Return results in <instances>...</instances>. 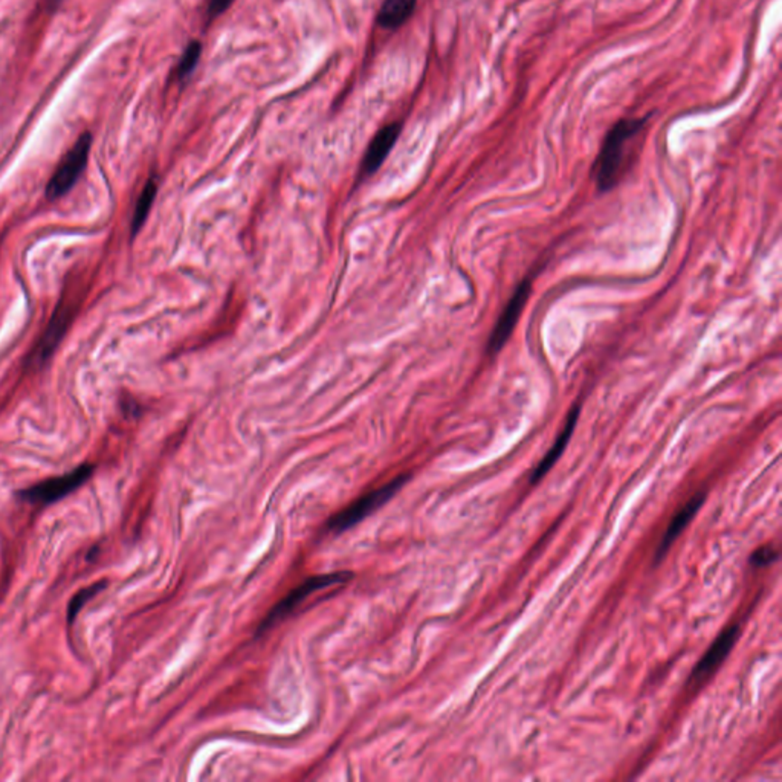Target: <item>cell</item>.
<instances>
[{
	"instance_id": "obj_16",
	"label": "cell",
	"mask_w": 782,
	"mask_h": 782,
	"mask_svg": "<svg viewBox=\"0 0 782 782\" xmlns=\"http://www.w3.org/2000/svg\"><path fill=\"white\" fill-rule=\"evenodd\" d=\"M233 2H234V0H210V4H208V14H210L211 17H217V15L222 14L224 11L228 10Z\"/></svg>"
},
{
	"instance_id": "obj_7",
	"label": "cell",
	"mask_w": 782,
	"mask_h": 782,
	"mask_svg": "<svg viewBox=\"0 0 782 782\" xmlns=\"http://www.w3.org/2000/svg\"><path fill=\"white\" fill-rule=\"evenodd\" d=\"M739 625L728 626V628H726V630H724L723 633L715 639V642L710 645V648L706 651V654L701 657L699 665L695 666L694 672H692V679H706L708 675L712 674V672H714V671L723 663V660L728 657L729 653L732 651L735 642L739 639Z\"/></svg>"
},
{
	"instance_id": "obj_3",
	"label": "cell",
	"mask_w": 782,
	"mask_h": 782,
	"mask_svg": "<svg viewBox=\"0 0 782 782\" xmlns=\"http://www.w3.org/2000/svg\"><path fill=\"white\" fill-rule=\"evenodd\" d=\"M353 577L352 572H333L324 573V575H317V577H308L306 581L301 582L300 586H295L292 592H289L277 606H272L262 624H260L257 634H263L266 631L279 625L280 622L295 611L297 606H301L309 596H312L315 593L321 592L329 586H339L346 584Z\"/></svg>"
},
{
	"instance_id": "obj_1",
	"label": "cell",
	"mask_w": 782,
	"mask_h": 782,
	"mask_svg": "<svg viewBox=\"0 0 782 782\" xmlns=\"http://www.w3.org/2000/svg\"><path fill=\"white\" fill-rule=\"evenodd\" d=\"M646 119H648L646 117L625 118L611 128L593 168L597 190L606 193L619 184L624 175L626 147L635 135L641 133Z\"/></svg>"
},
{
	"instance_id": "obj_13",
	"label": "cell",
	"mask_w": 782,
	"mask_h": 782,
	"mask_svg": "<svg viewBox=\"0 0 782 782\" xmlns=\"http://www.w3.org/2000/svg\"><path fill=\"white\" fill-rule=\"evenodd\" d=\"M108 586V582L101 581L97 582V584H93V586H86L83 590H80L75 596L71 599L68 606V619L69 622L75 621V617L79 616L80 611L83 610V606L88 604L91 599H92L95 595L104 590Z\"/></svg>"
},
{
	"instance_id": "obj_10",
	"label": "cell",
	"mask_w": 782,
	"mask_h": 782,
	"mask_svg": "<svg viewBox=\"0 0 782 782\" xmlns=\"http://www.w3.org/2000/svg\"><path fill=\"white\" fill-rule=\"evenodd\" d=\"M704 499H706L704 492L694 495L688 503L684 504L683 508L680 509L679 512L675 513L674 519L671 520L670 526L666 529L665 535L662 538V543L657 548L655 562H659L662 558L665 557L672 543L679 538L680 533L683 532L684 528L694 520L700 508L703 506Z\"/></svg>"
},
{
	"instance_id": "obj_5",
	"label": "cell",
	"mask_w": 782,
	"mask_h": 782,
	"mask_svg": "<svg viewBox=\"0 0 782 782\" xmlns=\"http://www.w3.org/2000/svg\"><path fill=\"white\" fill-rule=\"evenodd\" d=\"M93 472L92 464L84 463L79 468L71 471L68 474L54 477V479L44 480L40 483L24 489L22 497L28 503L51 504L64 499L66 495L73 492L81 484L86 483Z\"/></svg>"
},
{
	"instance_id": "obj_2",
	"label": "cell",
	"mask_w": 782,
	"mask_h": 782,
	"mask_svg": "<svg viewBox=\"0 0 782 782\" xmlns=\"http://www.w3.org/2000/svg\"><path fill=\"white\" fill-rule=\"evenodd\" d=\"M406 480H408V475H399L381 488L370 491V492H367L359 499L355 500L353 503L348 504V508L342 509L339 512L335 513L332 519L329 520V530L333 533H341L355 528L358 523L364 521L368 515H372L373 512H377V509H381L388 500L393 499L401 491L402 486L406 483Z\"/></svg>"
},
{
	"instance_id": "obj_12",
	"label": "cell",
	"mask_w": 782,
	"mask_h": 782,
	"mask_svg": "<svg viewBox=\"0 0 782 782\" xmlns=\"http://www.w3.org/2000/svg\"><path fill=\"white\" fill-rule=\"evenodd\" d=\"M157 193V181H155V179H150V181L147 182L146 186H144V190H142L141 196H139V199H138L137 206H135V213H133L132 220L133 235L137 234L138 231L141 230L144 222H146L147 217H148V213L152 210L153 202H155Z\"/></svg>"
},
{
	"instance_id": "obj_9",
	"label": "cell",
	"mask_w": 782,
	"mask_h": 782,
	"mask_svg": "<svg viewBox=\"0 0 782 782\" xmlns=\"http://www.w3.org/2000/svg\"><path fill=\"white\" fill-rule=\"evenodd\" d=\"M577 417H579V405H575L572 410H570V413H568L567 421L564 424V428H562L561 433H559L557 440H555L552 448L548 451V454L544 455L543 460L538 463L537 468L533 471L532 477H530V482H532V483L541 482L544 475L548 474V471L552 470L555 463H557L559 457H561L562 453L566 451L568 442L572 439L575 426H577Z\"/></svg>"
},
{
	"instance_id": "obj_8",
	"label": "cell",
	"mask_w": 782,
	"mask_h": 782,
	"mask_svg": "<svg viewBox=\"0 0 782 782\" xmlns=\"http://www.w3.org/2000/svg\"><path fill=\"white\" fill-rule=\"evenodd\" d=\"M399 133H401V126L397 122L388 124L377 133V137L373 138V141L367 148L366 157L362 161V171L366 175L375 173L382 166V162L386 161L391 148L396 144Z\"/></svg>"
},
{
	"instance_id": "obj_14",
	"label": "cell",
	"mask_w": 782,
	"mask_h": 782,
	"mask_svg": "<svg viewBox=\"0 0 782 782\" xmlns=\"http://www.w3.org/2000/svg\"><path fill=\"white\" fill-rule=\"evenodd\" d=\"M202 46L199 42H191L188 46H186V51H184V54H182L181 60H179V68H177V75L184 79L186 75H190L193 72V69L196 68V64L201 59Z\"/></svg>"
},
{
	"instance_id": "obj_15",
	"label": "cell",
	"mask_w": 782,
	"mask_h": 782,
	"mask_svg": "<svg viewBox=\"0 0 782 782\" xmlns=\"http://www.w3.org/2000/svg\"><path fill=\"white\" fill-rule=\"evenodd\" d=\"M777 548H773L772 546H764V548H759L758 550H755L752 557H750V562H752L755 567H766V566H770V564L777 561Z\"/></svg>"
},
{
	"instance_id": "obj_6",
	"label": "cell",
	"mask_w": 782,
	"mask_h": 782,
	"mask_svg": "<svg viewBox=\"0 0 782 782\" xmlns=\"http://www.w3.org/2000/svg\"><path fill=\"white\" fill-rule=\"evenodd\" d=\"M532 292V281L526 279L520 283L519 288L515 289L512 297L506 304L503 312L500 315L497 323H495L494 330L491 333L488 342V353L495 355L506 346V342L512 337L513 329L519 323L520 317L523 313V309L528 304L529 297Z\"/></svg>"
},
{
	"instance_id": "obj_11",
	"label": "cell",
	"mask_w": 782,
	"mask_h": 782,
	"mask_svg": "<svg viewBox=\"0 0 782 782\" xmlns=\"http://www.w3.org/2000/svg\"><path fill=\"white\" fill-rule=\"evenodd\" d=\"M415 4L417 0H384L377 14V24L386 30H395L410 19Z\"/></svg>"
},
{
	"instance_id": "obj_4",
	"label": "cell",
	"mask_w": 782,
	"mask_h": 782,
	"mask_svg": "<svg viewBox=\"0 0 782 782\" xmlns=\"http://www.w3.org/2000/svg\"><path fill=\"white\" fill-rule=\"evenodd\" d=\"M91 147H92V135L86 132L64 155L63 159L60 161L59 167H57V170L51 177V181L46 186V197L49 201H55V199L66 195L72 188L73 184L79 181V177L83 175L86 164H88Z\"/></svg>"
}]
</instances>
